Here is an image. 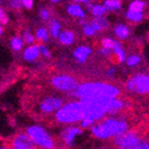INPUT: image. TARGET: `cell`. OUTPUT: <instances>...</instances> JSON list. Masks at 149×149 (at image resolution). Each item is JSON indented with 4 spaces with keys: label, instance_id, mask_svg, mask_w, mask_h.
Returning a JSON list of instances; mask_svg holds the SVG:
<instances>
[{
    "label": "cell",
    "instance_id": "6da1fadb",
    "mask_svg": "<svg viewBox=\"0 0 149 149\" xmlns=\"http://www.w3.org/2000/svg\"><path fill=\"white\" fill-rule=\"evenodd\" d=\"M72 96L82 102L104 100L121 96V89L110 82L87 81L80 83Z\"/></svg>",
    "mask_w": 149,
    "mask_h": 149
},
{
    "label": "cell",
    "instance_id": "7a4b0ae2",
    "mask_svg": "<svg viewBox=\"0 0 149 149\" xmlns=\"http://www.w3.org/2000/svg\"><path fill=\"white\" fill-rule=\"evenodd\" d=\"M128 130H130V121L120 114L115 116H105L96 121L88 130L91 137L95 140L109 141L127 132Z\"/></svg>",
    "mask_w": 149,
    "mask_h": 149
},
{
    "label": "cell",
    "instance_id": "3957f363",
    "mask_svg": "<svg viewBox=\"0 0 149 149\" xmlns=\"http://www.w3.org/2000/svg\"><path fill=\"white\" fill-rule=\"evenodd\" d=\"M85 105L83 102L74 98L68 102H64L60 109L56 112L54 120L59 125H70V124H79L80 121L85 117Z\"/></svg>",
    "mask_w": 149,
    "mask_h": 149
},
{
    "label": "cell",
    "instance_id": "277c9868",
    "mask_svg": "<svg viewBox=\"0 0 149 149\" xmlns=\"http://www.w3.org/2000/svg\"><path fill=\"white\" fill-rule=\"evenodd\" d=\"M25 133L34 143L37 149H55L56 141L53 135L46 126L40 123H33L25 128Z\"/></svg>",
    "mask_w": 149,
    "mask_h": 149
},
{
    "label": "cell",
    "instance_id": "5b68a950",
    "mask_svg": "<svg viewBox=\"0 0 149 149\" xmlns=\"http://www.w3.org/2000/svg\"><path fill=\"white\" fill-rule=\"evenodd\" d=\"M113 146L114 149H149V139L136 130H128L113 139Z\"/></svg>",
    "mask_w": 149,
    "mask_h": 149
},
{
    "label": "cell",
    "instance_id": "8992f818",
    "mask_svg": "<svg viewBox=\"0 0 149 149\" xmlns=\"http://www.w3.org/2000/svg\"><path fill=\"white\" fill-rule=\"evenodd\" d=\"M124 87L135 95H149V74L136 72L127 78Z\"/></svg>",
    "mask_w": 149,
    "mask_h": 149
},
{
    "label": "cell",
    "instance_id": "52a82bcc",
    "mask_svg": "<svg viewBox=\"0 0 149 149\" xmlns=\"http://www.w3.org/2000/svg\"><path fill=\"white\" fill-rule=\"evenodd\" d=\"M79 84L77 78L68 74H57L51 78V86L54 89L70 96L78 88Z\"/></svg>",
    "mask_w": 149,
    "mask_h": 149
},
{
    "label": "cell",
    "instance_id": "ba28073f",
    "mask_svg": "<svg viewBox=\"0 0 149 149\" xmlns=\"http://www.w3.org/2000/svg\"><path fill=\"white\" fill-rule=\"evenodd\" d=\"M65 100L59 95H47L38 102L36 106V112L40 116H52L60 109Z\"/></svg>",
    "mask_w": 149,
    "mask_h": 149
},
{
    "label": "cell",
    "instance_id": "9c48e42d",
    "mask_svg": "<svg viewBox=\"0 0 149 149\" xmlns=\"http://www.w3.org/2000/svg\"><path fill=\"white\" fill-rule=\"evenodd\" d=\"M84 136V130L79 124L63 125L59 132V138L66 148H74L80 138Z\"/></svg>",
    "mask_w": 149,
    "mask_h": 149
},
{
    "label": "cell",
    "instance_id": "30bf717a",
    "mask_svg": "<svg viewBox=\"0 0 149 149\" xmlns=\"http://www.w3.org/2000/svg\"><path fill=\"white\" fill-rule=\"evenodd\" d=\"M10 149H37L34 143L28 137L25 132H20L12 138L9 143Z\"/></svg>",
    "mask_w": 149,
    "mask_h": 149
},
{
    "label": "cell",
    "instance_id": "8fae6325",
    "mask_svg": "<svg viewBox=\"0 0 149 149\" xmlns=\"http://www.w3.org/2000/svg\"><path fill=\"white\" fill-rule=\"evenodd\" d=\"M92 54V49L88 46H80L74 51V60L78 63H85Z\"/></svg>",
    "mask_w": 149,
    "mask_h": 149
},
{
    "label": "cell",
    "instance_id": "7c38bea8",
    "mask_svg": "<svg viewBox=\"0 0 149 149\" xmlns=\"http://www.w3.org/2000/svg\"><path fill=\"white\" fill-rule=\"evenodd\" d=\"M126 52L124 50V48L122 47V45L120 42L116 45V46L112 49V54H111V57L114 59L115 63H123L124 60L126 58Z\"/></svg>",
    "mask_w": 149,
    "mask_h": 149
},
{
    "label": "cell",
    "instance_id": "4fadbf2b",
    "mask_svg": "<svg viewBox=\"0 0 149 149\" xmlns=\"http://www.w3.org/2000/svg\"><path fill=\"white\" fill-rule=\"evenodd\" d=\"M114 35L117 40H125L130 35V29L126 24H117L114 27Z\"/></svg>",
    "mask_w": 149,
    "mask_h": 149
},
{
    "label": "cell",
    "instance_id": "5bb4252c",
    "mask_svg": "<svg viewBox=\"0 0 149 149\" xmlns=\"http://www.w3.org/2000/svg\"><path fill=\"white\" fill-rule=\"evenodd\" d=\"M40 47L38 46H30L24 52V59L26 61H34L40 56Z\"/></svg>",
    "mask_w": 149,
    "mask_h": 149
},
{
    "label": "cell",
    "instance_id": "9a60e30c",
    "mask_svg": "<svg viewBox=\"0 0 149 149\" xmlns=\"http://www.w3.org/2000/svg\"><path fill=\"white\" fill-rule=\"evenodd\" d=\"M91 26H92L94 29H95L96 32H100L107 29L109 27V22H108L107 19H105L104 17H97V18L93 19L92 21L90 22Z\"/></svg>",
    "mask_w": 149,
    "mask_h": 149
},
{
    "label": "cell",
    "instance_id": "2e32d148",
    "mask_svg": "<svg viewBox=\"0 0 149 149\" xmlns=\"http://www.w3.org/2000/svg\"><path fill=\"white\" fill-rule=\"evenodd\" d=\"M68 13L70 16L74 17V18H80V19L85 18V12H84V9L80 6L79 3H72V4L68 5Z\"/></svg>",
    "mask_w": 149,
    "mask_h": 149
},
{
    "label": "cell",
    "instance_id": "e0dca14e",
    "mask_svg": "<svg viewBox=\"0 0 149 149\" xmlns=\"http://www.w3.org/2000/svg\"><path fill=\"white\" fill-rule=\"evenodd\" d=\"M59 42L62 45H65V46H70L74 42V34L70 30H64L58 35Z\"/></svg>",
    "mask_w": 149,
    "mask_h": 149
},
{
    "label": "cell",
    "instance_id": "ac0fdd59",
    "mask_svg": "<svg viewBox=\"0 0 149 149\" xmlns=\"http://www.w3.org/2000/svg\"><path fill=\"white\" fill-rule=\"evenodd\" d=\"M142 62V58L139 54H130V55L126 56L124 63L126 64L127 68H137L138 65H140V63Z\"/></svg>",
    "mask_w": 149,
    "mask_h": 149
},
{
    "label": "cell",
    "instance_id": "d6986e66",
    "mask_svg": "<svg viewBox=\"0 0 149 149\" xmlns=\"http://www.w3.org/2000/svg\"><path fill=\"white\" fill-rule=\"evenodd\" d=\"M125 18L128 21H132L134 23H139L143 21L144 19V14L143 12H134V10H127L125 14Z\"/></svg>",
    "mask_w": 149,
    "mask_h": 149
},
{
    "label": "cell",
    "instance_id": "ffe728a7",
    "mask_svg": "<svg viewBox=\"0 0 149 149\" xmlns=\"http://www.w3.org/2000/svg\"><path fill=\"white\" fill-rule=\"evenodd\" d=\"M104 6L106 7L107 12H114V10H118L122 6L121 0H105L104 1Z\"/></svg>",
    "mask_w": 149,
    "mask_h": 149
},
{
    "label": "cell",
    "instance_id": "44dd1931",
    "mask_svg": "<svg viewBox=\"0 0 149 149\" xmlns=\"http://www.w3.org/2000/svg\"><path fill=\"white\" fill-rule=\"evenodd\" d=\"M90 12L93 17L97 18V17L105 16L106 13H107V9L104 6V4H94V5L92 4V6L90 8Z\"/></svg>",
    "mask_w": 149,
    "mask_h": 149
},
{
    "label": "cell",
    "instance_id": "7402d4cb",
    "mask_svg": "<svg viewBox=\"0 0 149 149\" xmlns=\"http://www.w3.org/2000/svg\"><path fill=\"white\" fill-rule=\"evenodd\" d=\"M145 8V2L143 0H134L128 5V10H134V12H143Z\"/></svg>",
    "mask_w": 149,
    "mask_h": 149
},
{
    "label": "cell",
    "instance_id": "603a6c76",
    "mask_svg": "<svg viewBox=\"0 0 149 149\" xmlns=\"http://www.w3.org/2000/svg\"><path fill=\"white\" fill-rule=\"evenodd\" d=\"M118 40L112 38V37H104L102 40H100V45H102V48H106V49H110L112 50L118 44Z\"/></svg>",
    "mask_w": 149,
    "mask_h": 149
},
{
    "label": "cell",
    "instance_id": "cb8c5ba5",
    "mask_svg": "<svg viewBox=\"0 0 149 149\" xmlns=\"http://www.w3.org/2000/svg\"><path fill=\"white\" fill-rule=\"evenodd\" d=\"M60 24L56 20H52L51 24H50V32L53 35V37H58L59 33H60Z\"/></svg>",
    "mask_w": 149,
    "mask_h": 149
},
{
    "label": "cell",
    "instance_id": "d4e9b609",
    "mask_svg": "<svg viewBox=\"0 0 149 149\" xmlns=\"http://www.w3.org/2000/svg\"><path fill=\"white\" fill-rule=\"evenodd\" d=\"M83 33L86 35V36L92 37L96 34V31H95V29L91 26V24L89 23V24H84L83 25Z\"/></svg>",
    "mask_w": 149,
    "mask_h": 149
},
{
    "label": "cell",
    "instance_id": "484cf974",
    "mask_svg": "<svg viewBox=\"0 0 149 149\" xmlns=\"http://www.w3.org/2000/svg\"><path fill=\"white\" fill-rule=\"evenodd\" d=\"M36 38L38 42H44L48 40V31L45 29V28H40L38 30L36 31Z\"/></svg>",
    "mask_w": 149,
    "mask_h": 149
},
{
    "label": "cell",
    "instance_id": "4316f807",
    "mask_svg": "<svg viewBox=\"0 0 149 149\" xmlns=\"http://www.w3.org/2000/svg\"><path fill=\"white\" fill-rule=\"evenodd\" d=\"M23 47V42L20 37H14L12 40V48L15 51H20Z\"/></svg>",
    "mask_w": 149,
    "mask_h": 149
},
{
    "label": "cell",
    "instance_id": "83f0119b",
    "mask_svg": "<svg viewBox=\"0 0 149 149\" xmlns=\"http://www.w3.org/2000/svg\"><path fill=\"white\" fill-rule=\"evenodd\" d=\"M40 47V53L42 54L44 57H47V58H51V53H50L49 49L45 46H38Z\"/></svg>",
    "mask_w": 149,
    "mask_h": 149
},
{
    "label": "cell",
    "instance_id": "f1b7e54d",
    "mask_svg": "<svg viewBox=\"0 0 149 149\" xmlns=\"http://www.w3.org/2000/svg\"><path fill=\"white\" fill-rule=\"evenodd\" d=\"M24 40H25L27 44H33L34 42V36L29 32V30H27L24 34Z\"/></svg>",
    "mask_w": 149,
    "mask_h": 149
},
{
    "label": "cell",
    "instance_id": "f546056e",
    "mask_svg": "<svg viewBox=\"0 0 149 149\" xmlns=\"http://www.w3.org/2000/svg\"><path fill=\"white\" fill-rule=\"evenodd\" d=\"M9 5H10L13 8L19 9L23 5V2H22V0H10V1H9Z\"/></svg>",
    "mask_w": 149,
    "mask_h": 149
},
{
    "label": "cell",
    "instance_id": "4dcf8cb0",
    "mask_svg": "<svg viewBox=\"0 0 149 149\" xmlns=\"http://www.w3.org/2000/svg\"><path fill=\"white\" fill-rule=\"evenodd\" d=\"M117 74V68L115 66H112V68H109L107 70V77L113 78L115 74Z\"/></svg>",
    "mask_w": 149,
    "mask_h": 149
},
{
    "label": "cell",
    "instance_id": "1f68e13d",
    "mask_svg": "<svg viewBox=\"0 0 149 149\" xmlns=\"http://www.w3.org/2000/svg\"><path fill=\"white\" fill-rule=\"evenodd\" d=\"M40 18L42 19V20H45V21H47L48 19H49V17H50V14H49V12L47 10L46 8H42V9H40Z\"/></svg>",
    "mask_w": 149,
    "mask_h": 149
},
{
    "label": "cell",
    "instance_id": "d6a6232c",
    "mask_svg": "<svg viewBox=\"0 0 149 149\" xmlns=\"http://www.w3.org/2000/svg\"><path fill=\"white\" fill-rule=\"evenodd\" d=\"M23 2V5L26 7V8H31L33 4V0H22Z\"/></svg>",
    "mask_w": 149,
    "mask_h": 149
},
{
    "label": "cell",
    "instance_id": "836d02e7",
    "mask_svg": "<svg viewBox=\"0 0 149 149\" xmlns=\"http://www.w3.org/2000/svg\"><path fill=\"white\" fill-rule=\"evenodd\" d=\"M0 22H2V23H6L7 22L6 15L4 14V12H3L1 8H0Z\"/></svg>",
    "mask_w": 149,
    "mask_h": 149
},
{
    "label": "cell",
    "instance_id": "e575fe53",
    "mask_svg": "<svg viewBox=\"0 0 149 149\" xmlns=\"http://www.w3.org/2000/svg\"><path fill=\"white\" fill-rule=\"evenodd\" d=\"M0 149H10V148H9V145L5 144L2 141H0Z\"/></svg>",
    "mask_w": 149,
    "mask_h": 149
},
{
    "label": "cell",
    "instance_id": "d590c367",
    "mask_svg": "<svg viewBox=\"0 0 149 149\" xmlns=\"http://www.w3.org/2000/svg\"><path fill=\"white\" fill-rule=\"evenodd\" d=\"M74 3H84V4H87L91 1V0H72Z\"/></svg>",
    "mask_w": 149,
    "mask_h": 149
},
{
    "label": "cell",
    "instance_id": "8d00e7d4",
    "mask_svg": "<svg viewBox=\"0 0 149 149\" xmlns=\"http://www.w3.org/2000/svg\"><path fill=\"white\" fill-rule=\"evenodd\" d=\"M100 149H113V148H111V147H108V146H104V147H100Z\"/></svg>",
    "mask_w": 149,
    "mask_h": 149
},
{
    "label": "cell",
    "instance_id": "74e56055",
    "mask_svg": "<svg viewBox=\"0 0 149 149\" xmlns=\"http://www.w3.org/2000/svg\"><path fill=\"white\" fill-rule=\"evenodd\" d=\"M52 2H54V3H57V2H59V1H60V0H51Z\"/></svg>",
    "mask_w": 149,
    "mask_h": 149
},
{
    "label": "cell",
    "instance_id": "f35d334b",
    "mask_svg": "<svg viewBox=\"0 0 149 149\" xmlns=\"http://www.w3.org/2000/svg\"><path fill=\"white\" fill-rule=\"evenodd\" d=\"M2 32H3V30H2V27H1V26H0V35L2 34Z\"/></svg>",
    "mask_w": 149,
    "mask_h": 149
},
{
    "label": "cell",
    "instance_id": "ab89813d",
    "mask_svg": "<svg viewBox=\"0 0 149 149\" xmlns=\"http://www.w3.org/2000/svg\"><path fill=\"white\" fill-rule=\"evenodd\" d=\"M147 37H148V40H149V32H148V36H147Z\"/></svg>",
    "mask_w": 149,
    "mask_h": 149
},
{
    "label": "cell",
    "instance_id": "60d3db41",
    "mask_svg": "<svg viewBox=\"0 0 149 149\" xmlns=\"http://www.w3.org/2000/svg\"><path fill=\"white\" fill-rule=\"evenodd\" d=\"M121 1H122V0H121Z\"/></svg>",
    "mask_w": 149,
    "mask_h": 149
}]
</instances>
